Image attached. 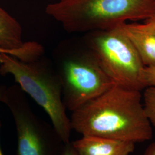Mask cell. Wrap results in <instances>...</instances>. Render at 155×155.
Wrapping results in <instances>:
<instances>
[{
    "label": "cell",
    "mask_w": 155,
    "mask_h": 155,
    "mask_svg": "<svg viewBox=\"0 0 155 155\" xmlns=\"http://www.w3.org/2000/svg\"><path fill=\"white\" fill-rule=\"evenodd\" d=\"M141 91L114 85L72 111V130L82 136L144 143L153 137Z\"/></svg>",
    "instance_id": "cell-1"
},
{
    "label": "cell",
    "mask_w": 155,
    "mask_h": 155,
    "mask_svg": "<svg viewBox=\"0 0 155 155\" xmlns=\"http://www.w3.org/2000/svg\"><path fill=\"white\" fill-rule=\"evenodd\" d=\"M45 13L67 32L86 33L145 21L155 15V0H59Z\"/></svg>",
    "instance_id": "cell-2"
},
{
    "label": "cell",
    "mask_w": 155,
    "mask_h": 155,
    "mask_svg": "<svg viewBox=\"0 0 155 155\" xmlns=\"http://www.w3.org/2000/svg\"><path fill=\"white\" fill-rule=\"evenodd\" d=\"M67 110L73 111L114 84L82 39H65L52 52Z\"/></svg>",
    "instance_id": "cell-3"
},
{
    "label": "cell",
    "mask_w": 155,
    "mask_h": 155,
    "mask_svg": "<svg viewBox=\"0 0 155 155\" xmlns=\"http://www.w3.org/2000/svg\"><path fill=\"white\" fill-rule=\"evenodd\" d=\"M1 54L0 74H11L24 93L46 112L63 141L70 142L71 122L63 101L61 79L53 62L44 55L32 61H23Z\"/></svg>",
    "instance_id": "cell-4"
},
{
    "label": "cell",
    "mask_w": 155,
    "mask_h": 155,
    "mask_svg": "<svg viewBox=\"0 0 155 155\" xmlns=\"http://www.w3.org/2000/svg\"><path fill=\"white\" fill-rule=\"evenodd\" d=\"M84 44L114 85L141 91L145 66L119 25L84 33Z\"/></svg>",
    "instance_id": "cell-5"
},
{
    "label": "cell",
    "mask_w": 155,
    "mask_h": 155,
    "mask_svg": "<svg viewBox=\"0 0 155 155\" xmlns=\"http://www.w3.org/2000/svg\"><path fill=\"white\" fill-rule=\"evenodd\" d=\"M24 92L15 87L6 93L17 136V155H61L65 143L53 126L38 116Z\"/></svg>",
    "instance_id": "cell-6"
},
{
    "label": "cell",
    "mask_w": 155,
    "mask_h": 155,
    "mask_svg": "<svg viewBox=\"0 0 155 155\" xmlns=\"http://www.w3.org/2000/svg\"><path fill=\"white\" fill-rule=\"evenodd\" d=\"M72 144L79 155H129L135 148L133 142L91 136H82Z\"/></svg>",
    "instance_id": "cell-7"
},
{
    "label": "cell",
    "mask_w": 155,
    "mask_h": 155,
    "mask_svg": "<svg viewBox=\"0 0 155 155\" xmlns=\"http://www.w3.org/2000/svg\"><path fill=\"white\" fill-rule=\"evenodd\" d=\"M119 26L132 43L144 66H155V29L145 23L125 22Z\"/></svg>",
    "instance_id": "cell-8"
},
{
    "label": "cell",
    "mask_w": 155,
    "mask_h": 155,
    "mask_svg": "<svg viewBox=\"0 0 155 155\" xmlns=\"http://www.w3.org/2000/svg\"><path fill=\"white\" fill-rule=\"evenodd\" d=\"M24 43L21 25L0 6V47L13 50L22 47Z\"/></svg>",
    "instance_id": "cell-9"
},
{
    "label": "cell",
    "mask_w": 155,
    "mask_h": 155,
    "mask_svg": "<svg viewBox=\"0 0 155 155\" xmlns=\"http://www.w3.org/2000/svg\"><path fill=\"white\" fill-rule=\"evenodd\" d=\"M143 104L146 116L150 124L155 127V87L145 89Z\"/></svg>",
    "instance_id": "cell-10"
},
{
    "label": "cell",
    "mask_w": 155,
    "mask_h": 155,
    "mask_svg": "<svg viewBox=\"0 0 155 155\" xmlns=\"http://www.w3.org/2000/svg\"><path fill=\"white\" fill-rule=\"evenodd\" d=\"M141 82L144 89L155 87V66H145L141 75Z\"/></svg>",
    "instance_id": "cell-11"
},
{
    "label": "cell",
    "mask_w": 155,
    "mask_h": 155,
    "mask_svg": "<svg viewBox=\"0 0 155 155\" xmlns=\"http://www.w3.org/2000/svg\"><path fill=\"white\" fill-rule=\"evenodd\" d=\"M61 155H79L77 151L74 148L72 142H68L65 144L64 148Z\"/></svg>",
    "instance_id": "cell-12"
},
{
    "label": "cell",
    "mask_w": 155,
    "mask_h": 155,
    "mask_svg": "<svg viewBox=\"0 0 155 155\" xmlns=\"http://www.w3.org/2000/svg\"><path fill=\"white\" fill-rule=\"evenodd\" d=\"M144 155H155V141L147 148Z\"/></svg>",
    "instance_id": "cell-13"
},
{
    "label": "cell",
    "mask_w": 155,
    "mask_h": 155,
    "mask_svg": "<svg viewBox=\"0 0 155 155\" xmlns=\"http://www.w3.org/2000/svg\"><path fill=\"white\" fill-rule=\"evenodd\" d=\"M144 23L148 24L150 25H152V26H155V15H153L152 17H150V18L144 21Z\"/></svg>",
    "instance_id": "cell-14"
},
{
    "label": "cell",
    "mask_w": 155,
    "mask_h": 155,
    "mask_svg": "<svg viewBox=\"0 0 155 155\" xmlns=\"http://www.w3.org/2000/svg\"><path fill=\"white\" fill-rule=\"evenodd\" d=\"M6 92L4 90L0 89V101L5 102L6 100Z\"/></svg>",
    "instance_id": "cell-15"
},
{
    "label": "cell",
    "mask_w": 155,
    "mask_h": 155,
    "mask_svg": "<svg viewBox=\"0 0 155 155\" xmlns=\"http://www.w3.org/2000/svg\"><path fill=\"white\" fill-rule=\"evenodd\" d=\"M2 63V56H1V54L0 53V64Z\"/></svg>",
    "instance_id": "cell-16"
},
{
    "label": "cell",
    "mask_w": 155,
    "mask_h": 155,
    "mask_svg": "<svg viewBox=\"0 0 155 155\" xmlns=\"http://www.w3.org/2000/svg\"><path fill=\"white\" fill-rule=\"evenodd\" d=\"M0 127H1V124H0ZM0 155H3V153H2V150H1V147H0Z\"/></svg>",
    "instance_id": "cell-17"
},
{
    "label": "cell",
    "mask_w": 155,
    "mask_h": 155,
    "mask_svg": "<svg viewBox=\"0 0 155 155\" xmlns=\"http://www.w3.org/2000/svg\"><path fill=\"white\" fill-rule=\"evenodd\" d=\"M147 25H148V24H147ZM150 25V27H153V28H154L155 29V26H152V25Z\"/></svg>",
    "instance_id": "cell-18"
}]
</instances>
